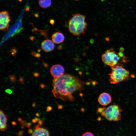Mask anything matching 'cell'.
I'll return each mask as SVG.
<instances>
[{"label": "cell", "instance_id": "8fae6325", "mask_svg": "<svg viewBox=\"0 0 136 136\" xmlns=\"http://www.w3.org/2000/svg\"><path fill=\"white\" fill-rule=\"evenodd\" d=\"M0 128L1 131H5L7 129L6 123L7 118L6 115L4 113L3 111L0 110Z\"/></svg>", "mask_w": 136, "mask_h": 136}, {"label": "cell", "instance_id": "7402d4cb", "mask_svg": "<svg viewBox=\"0 0 136 136\" xmlns=\"http://www.w3.org/2000/svg\"><path fill=\"white\" fill-rule=\"evenodd\" d=\"M28 133L31 134L33 133V131L31 129H29L28 130Z\"/></svg>", "mask_w": 136, "mask_h": 136}, {"label": "cell", "instance_id": "f546056e", "mask_svg": "<svg viewBox=\"0 0 136 136\" xmlns=\"http://www.w3.org/2000/svg\"><path fill=\"white\" fill-rule=\"evenodd\" d=\"M32 106L34 107H36V105L35 103V102H33V103L32 105Z\"/></svg>", "mask_w": 136, "mask_h": 136}, {"label": "cell", "instance_id": "3957f363", "mask_svg": "<svg viewBox=\"0 0 136 136\" xmlns=\"http://www.w3.org/2000/svg\"><path fill=\"white\" fill-rule=\"evenodd\" d=\"M123 65L118 63L111 67V72L109 74V81L111 84H116L127 80L129 78V72L123 67Z\"/></svg>", "mask_w": 136, "mask_h": 136}, {"label": "cell", "instance_id": "277c9868", "mask_svg": "<svg viewBox=\"0 0 136 136\" xmlns=\"http://www.w3.org/2000/svg\"><path fill=\"white\" fill-rule=\"evenodd\" d=\"M122 111L118 105L114 104L105 108L101 115L108 121H118L121 119Z\"/></svg>", "mask_w": 136, "mask_h": 136}, {"label": "cell", "instance_id": "ba28073f", "mask_svg": "<svg viewBox=\"0 0 136 136\" xmlns=\"http://www.w3.org/2000/svg\"><path fill=\"white\" fill-rule=\"evenodd\" d=\"M111 95L107 92H103L99 95L98 100L99 103L101 105L106 106L110 104L112 101Z\"/></svg>", "mask_w": 136, "mask_h": 136}, {"label": "cell", "instance_id": "7a4b0ae2", "mask_svg": "<svg viewBox=\"0 0 136 136\" xmlns=\"http://www.w3.org/2000/svg\"><path fill=\"white\" fill-rule=\"evenodd\" d=\"M86 18L85 15L81 14H73L68 23L69 31L75 36L83 35L87 26V23L85 21Z\"/></svg>", "mask_w": 136, "mask_h": 136}, {"label": "cell", "instance_id": "6da1fadb", "mask_svg": "<svg viewBox=\"0 0 136 136\" xmlns=\"http://www.w3.org/2000/svg\"><path fill=\"white\" fill-rule=\"evenodd\" d=\"M84 85V81L76 76L64 74L60 77L54 78L52 92L56 98L73 101L75 98L72 94L83 90Z\"/></svg>", "mask_w": 136, "mask_h": 136}, {"label": "cell", "instance_id": "30bf717a", "mask_svg": "<svg viewBox=\"0 0 136 136\" xmlns=\"http://www.w3.org/2000/svg\"><path fill=\"white\" fill-rule=\"evenodd\" d=\"M51 38L53 42L56 44H59L62 43L64 40L65 37L62 33L57 32L54 33L51 36Z\"/></svg>", "mask_w": 136, "mask_h": 136}, {"label": "cell", "instance_id": "e0dca14e", "mask_svg": "<svg viewBox=\"0 0 136 136\" xmlns=\"http://www.w3.org/2000/svg\"><path fill=\"white\" fill-rule=\"evenodd\" d=\"M105 107L99 108H98L97 111L98 112L101 113L105 110Z\"/></svg>", "mask_w": 136, "mask_h": 136}, {"label": "cell", "instance_id": "ffe728a7", "mask_svg": "<svg viewBox=\"0 0 136 136\" xmlns=\"http://www.w3.org/2000/svg\"><path fill=\"white\" fill-rule=\"evenodd\" d=\"M52 109V107L50 106H48L47 108V109L46 110V112L49 111L51 110Z\"/></svg>", "mask_w": 136, "mask_h": 136}, {"label": "cell", "instance_id": "603a6c76", "mask_svg": "<svg viewBox=\"0 0 136 136\" xmlns=\"http://www.w3.org/2000/svg\"><path fill=\"white\" fill-rule=\"evenodd\" d=\"M38 123L40 125H42L43 124L42 121L40 119Z\"/></svg>", "mask_w": 136, "mask_h": 136}, {"label": "cell", "instance_id": "2e32d148", "mask_svg": "<svg viewBox=\"0 0 136 136\" xmlns=\"http://www.w3.org/2000/svg\"><path fill=\"white\" fill-rule=\"evenodd\" d=\"M9 79L12 82H14L16 80V77L14 75L10 76L9 77Z\"/></svg>", "mask_w": 136, "mask_h": 136}, {"label": "cell", "instance_id": "5bb4252c", "mask_svg": "<svg viewBox=\"0 0 136 136\" xmlns=\"http://www.w3.org/2000/svg\"><path fill=\"white\" fill-rule=\"evenodd\" d=\"M94 134L92 132H84L83 133L82 135V136H94Z\"/></svg>", "mask_w": 136, "mask_h": 136}, {"label": "cell", "instance_id": "8992f818", "mask_svg": "<svg viewBox=\"0 0 136 136\" xmlns=\"http://www.w3.org/2000/svg\"><path fill=\"white\" fill-rule=\"evenodd\" d=\"M11 21L8 12L3 11L0 13V29L4 31L8 29L9 23Z\"/></svg>", "mask_w": 136, "mask_h": 136}, {"label": "cell", "instance_id": "9a60e30c", "mask_svg": "<svg viewBox=\"0 0 136 136\" xmlns=\"http://www.w3.org/2000/svg\"><path fill=\"white\" fill-rule=\"evenodd\" d=\"M24 131L22 130H20L18 132H16V134L18 136H22L23 135Z\"/></svg>", "mask_w": 136, "mask_h": 136}, {"label": "cell", "instance_id": "484cf974", "mask_svg": "<svg viewBox=\"0 0 136 136\" xmlns=\"http://www.w3.org/2000/svg\"><path fill=\"white\" fill-rule=\"evenodd\" d=\"M12 124L13 125H15L16 124V122L15 121H13L11 122Z\"/></svg>", "mask_w": 136, "mask_h": 136}, {"label": "cell", "instance_id": "5b68a950", "mask_svg": "<svg viewBox=\"0 0 136 136\" xmlns=\"http://www.w3.org/2000/svg\"><path fill=\"white\" fill-rule=\"evenodd\" d=\"M121 55L116 53L113 49H108L102 55L101 59L105 64L111 67L119 63Z\"/></svg>", "mask_w": 136, "mask_h": 136}, {"label": "cell", "instance_id": "44dd1931", "mask_svg": "<svg viewBox=\"0 0 136 136\" xmlns=\"http://www.w3.org/2000/svg\"><path fill=\"white\" fill-rule=\"evenodd\" d=\"M19 81L22 84L24 83L23 80L21 77L20 78Z\"/></svg>", "mask_w": 136, "mask_h": 136}, {"label": "cell", "instance_id": "4316f807", "mask_svg": "<svg viewBox=\"0 0 136 136\" xmlns=\"http://www.w3.org/2000/svg\"><path fill=\"white\" fill-rule=\"evenodd\" d=\"M32 122L33 123H36L37 122L35 119H33L32 120Z\"/></svg>", "mask_w": 136, "mask_h": 136}, {"label": "cell", "instance_id": "83f0119b", "mask_svg": "<svg viewBox=\"0 0 136 136\" xmlns=\"http://www.w3.org/2000/svg\"><path fill=\"white\" fill-rule=\"evenodd\" d=\"M62 108V106L61 105H58V109H61Z\"/></svg>", "mask_w": 136, "mask_h": 136}, {"label": "cell", "instance_id": "f1b7e54d", "mask_svg": "<svg viewBox=\"0 0 136 136\" xmlns=\"http://www.w3.org/2000/svg\"><path fill=\"white\" fill-rule=\"evenodd\" d=\"M36 120V122H38V121L39 119H40L39 118H37V117H35V118Z\"/></svg>", "mask_w": 136, "mask_h": 136}, {"label": "cell", "instance_id": "7c38bea8", "mask_svg": "<svg viewBox=\"0 0 136 136\" xmlns=\"http://www.w3.org/2000/svg\"><path fill=\"white\" fill-rule=\"evenodd\" d=\"M49 133L48 130L43 128L34 129L31 136H49Z\"/></svg>", "mask_w": 136, "mask_h": 136}, {"label": "cell", "instance_id": "52a82bcc", "mask_svg": "<svg viewBox=\"0 0 136 136\" xmlns=\"http://www.w3.org/2000/svg\"><path fill=\"white\" fill-rule=\"evenodd\" d=\"M50 72L54 78L59 77L64 74V69L61 65L56 64L51 67L50 69Z\"/></svg>", "mask_w": 136, "mask_h": 136}, {"label": "cell", "instance_id": "ac0fdd59", "mask_svg": "<svg viewBox=\"0 0 136 136\" xmlns=\"http://www.w3.org/2000/svg\"><path fill=\"white\" fill-rule=\"evenodd\" d=\"M5 91L9 94H11L12 93V90L10 89H6L5 90Z\"/></svg>", "mask_w": 136, "mask_h": 136}, {"label": "cell", "instance_id": "9c48e42d", "mask_svg": "<svg viewBox=\"0 0 136 136\" xmlns=\"http://www.w3.org/2000/svg\"><path fill=\"white\" fill-rule=\"evenodd\" d=\"M41 47L43 50L46 52H49L52 51L55 47L54 42L49 39L44 41L41 44Z\"/></svg>", "mask_w": 136, "mask_h": 136}, {"label": "cell", "instance_id": "d4e9b609", "mask_svg": "<svg viewBox=\"0 0 136 136\" xmlns=\"http://www.w3.org/2000/svg\"><path fill=\"white\" fill-rule=\"evenodd\" d=\"M40 86L41 88H44L45 87V86L43 84H40Z\"/></svg>", "mask_w": 136, "mask_h": 136}, {"label": "cell", "instance_id": "1f68e13d", "mask_svg": "<svg viewBox=\"0 0 136 136\" xmlns=\"http://www.w3.org/2000/svg\"><path fill=\"white\" fill-rule=\"evenodd\" d=\"M18 120L20 122L22 120L20 118H18Z\"/></svg>", "mask_w": 136, "mask_h": 136}, {"label": "cell", "instance_id": "d6986e66", "mask_svg": "<svg viewBox=\"0 0 136 136\" xmlns=\"http://www.w3.org/2000/svg\"><path fill=\"white\" fill-rule=\"evenodd\" d=\"M31 123L29 122L28 123H27L26 122L25 126L28 128H29L30 127L31 125Z\"/></svg>", "mask_w": 136, "mask_h": 136}, {"label": "cell", "instance_id": "4dcf8cb0", "mask_svg": "<svg viewBox=\"0 0 136 136\" xmlns=\"http://www.w3.org/2000/svg\"><path fill=\"white\" fill-rule=\"evenodd\" d=\"M36 115L38 117H39L40 116L39 114L38 113H37L36 114Z\"/></svg>", "mask_w": 136, "mask_h": 136}, {"label": "cell", "instance_id": "cb8c5ba5", "mask_svg": "<svg viewBox=\"0 0 136 136\" xmlns=\"http://www.w3.org/2000/svg\"><path fill=\"white\" fill-rule=\"evenodd\" d=\"M35 129H37L40 128L39 124H38L36 126H35Z\"/></svg>", "mask_w": 136, "mask_h": 136}, {"label": "cell", "instance_id": "4fadbf2b", "mask_svg": "<svg viewBox=\"0 0 136 136\" xmlns=\"http://www.w3.org/2000/svg\"><path fill=\"white\" fill-rule=\"evenodd\" d=\"M52 3L51 0H39V4L42 8H47L50 7Z\"/></svg>", "mask_w": 136, "mask_h": 136}]
</instances>
